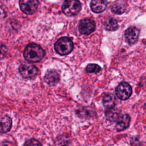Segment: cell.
<instances>
[{"instance_id": "1", "label": "cell", "mask_w": 146, "mask_h": 146, "mask_svg": "<svg viewBox=\"0 0 146 146\" xmlns=\"http://www.w3.org/2000/svg\"><path fill=\"white\" fill-rule=\"evenodd\" d=\"M45 52L38 44L31 43L27 45L23 52V55L26 60L35 63L39 62L44 57Z\"/></svg>"}, {"instance_id": "2", "label": "cell", "mask_w": 146, "mask_h": 146, "mask_svg": "<svg viewBox=\"0 0 146 146\" xmlns=\"http://www.w3.org/2000/svg\"><path fill=\"white\" fill-rule=\"evenodd\" d=\"M54 48L58 54L65 55L70 54L72 51L74 44L69 38L62 37L55 42Z\"/></svg>"}, {"instance_id": "3", "label": "cell", "mask_w": 146, "mask_h": 146, "mask_svg": "<svg viewBox=\"0 0 146 146\" xmlns=\"http://www.w3.org/2000/svg\"><path fill=\"white\" fill-rule=\"evenodd\" d=\"M81 7L79 0H65L62 7L63 12L68 17L76 15L80 11Z\"/></svg>"}, {"instance_id": "4", "label": "cell", "mask_w": 146, "mask_h": 146, "mask_svg": "<svg viewBox=\"0 0 146 146\" xmlns=\"http://www.w3.org/2000/svg\"><path fill=\"white\" fill-rule=\"evenodd\" d=\"M38 6V0H19L20 8L26 14H32L35 13Z\"/></svg>"}, {"instance_id": "5", "label": "cell", "mask_w": 146, "mask_h": 146, "mask_svg": "<svg viewBox=\"0 0 146 146\" xmlns=\"http://www.w3.org/2000/svg\"><path fill=\"white\" fill-rule=\"evenodd\" d=\"M19 71L23 78L31 79L36 76L38 72V70L34 65L22 64L19 67Z\"/></svg>"}, {"instance_id": "6", "label": "cell", "mask_w": 146, "mask_h": 146, "mask_svg": "<svg viewBox=\"0 0 146 146\" xmlns=\"http://www.w3.org/2000/svg\"><path fill=\"white\" fill-rule=\"evenodd\" d=\"M116 95L118 98L124 100L128 99L132 94V88L127 82H121L116 87Z\"/></svg>"}, {"instance_id": "7", "label": "cell", "mask_w": 146, "mask_h": 146, "mask_svg": "<svg viewBox=\"0 0 146 146\" xmlns=\"http://www.w3.org/2000/svg\"><path fill=\"white\" fill-rule=\"evenodd\" d=\"M95 22L90 18H84L80 21L79 25V30L82 34L88 35L95 29Z\"/></svg>"}, {"instance_id": "8", "label": "cell", "mask_w": 146, "mask_h": 146, "mask_svg": "<svg viewBox=\"0 0 146 146\" xmlns=\"http://www.w3.org/2000/svg\"><path fill=\"white\" fill-rule=\"evenodd\" d=\"M139 30L136 27H130L127 29L124 33L126 42L129 44H133L137 42L139 39Z\"/></svg>"}, {"instance_id": "9", "label": "cell", "mask_w": 146, "mask_h": 146, "mask_svg": "<svg viewBox=\"0 0 146 146\" xmlns=\"http://www.w3.org/2000/svg\"><path fill=\"white\" fill-rule=\"evenodd\" d=\"M45 82L50 86H54L59 80L60 76L59 73L54 70H48L47 71L44 77Z\"/></svg>"}, {"instance_id": "10", "label": "cell", "mask_w": 146, "mask_h": 146, "mask_svg": "<svg viewBox=\"0 0 146 146\" xmlns=\"http://www.w3.org/2000/svg\"><path fill=\"white\" fill-rule=\"evenodd\" d=\"M107 2L106 0H91V9L95 13L103 12L107 7Z\"/></svg>"}, {"instance_id": "11", "label": "cell", "mask_w": 146, "mask_h": 146, "mask_svg": "<svg viewBox=\"0 0 146 146\" xmlns=\"http://www.w3.org/2000/svg\"><path fill=\"white\" fill-rule=\"evenodd\" d=\"M130 117L127 114H124L119 117L116 124V128L118 131L127 128L129 125Z\"/></svg>"}, {"instance_id": "12", "label": "cell", "mask_w": 146, "mask_h": 146, "mask_svg": "<svg viewBox=\"0 0 146 146\" xmlns=\"http://www.w3.org/2000/svg\"><path fill=\"white\" fill-rule=\"evenodd\" d=\"M55 146H72V142L68 135H60L56 137Z\"/></svg>"}, {"instance_id": "13", "label": "cell", "mask_w": 146, "mask_h": 146, "mask_svg": "<svg viewBox=\"0 0 146 146\" xmlns=\"http://www.w3.org/2000/svg\"><path fill=\"white\" fill-rule=\"evenodd\" d=\"M12 126V121L11 118L7 116L4 115L1 118V132L6 133L9 131Z\"/></svg>"}, {"instance_id": "14", "label": "cell", "mask_w": 146, "mask_h": 146, "mask_svg": "<svg viewBox=\"0 0 146 146\" xmlns=\"http://www.w3.org/2000/svg\"><path fill=\"white\" fill-rule=\"evenodd\" d=\"M106 119L110 121H115L119 118L120 111L114 107L108 108L105 112Z\"/></svg>"}, {"instance_id": "15", "label": "cell", "mask_w": 146, "mask_h": 146, "mask_svg": "<svg viewBox=\"0 0 146 146\" xmlns=\"http://www.w3.org/2000/svg\"><path fill=\"white\" fill-rule=\"evenodd\" d=\"M103 104L107 108L114 107L116 104V98L115 96L111 94L105 95L103 99Z\"/></svg>"}, {"instance_id": "16", "label": "cell", "mask_w": 146, "mask_h": 146, "mask_svg": "<svg viewBox=\"0 0 146 146\" xmlns=\"http://www.w3.org/2000/svg\"><path fill=\"white\" fill-rule=\"evenodd\" d=\"M104 27L108 31H115L118 28L117 22L113 18H108L104 22Z\"/></svg>"}, {"instance_id": "17", "label": "cell", "mask_w": 146, "mask_h": 146, "mask_svg": "<svg viewBox=\"0 0 146 146\" xmlns=\"http://www.w3.org/2000/svg\"><path fill=\"white\" fill-rule=\"evenodd\" d=\"M125 6L122 3H115L112 5L111 10L113 13L116 14H123L125 11Z\"/></svg>"}, {"instance_id": "18", "label": "cell", "mask_w": 146, "mask_h": 146, "mask_svg": "<svg viewBox=\"0 0 146 146\" xmlns=\"http://www.w3.org/2000/svg\"><path fill=\"white\" fill-rule=\"evenodd\" d=\"M86 71L88 73H97L101 70L100 67L96 64H89L86 67Z\"/></svg>"}, {"instance_id": "19", "label": "cell", "mask_w": 146, "mask_h": 146, "mask_svg": "<svg viewBox=\"0 0 146 146\" xmlns=\"http://www.w3.org/2000/svg\"><path fill=\"white\" fill-rule=\"evenodd\" d=\"M23 146H42V145L38 140L31 139L27 140L23 145Z\"/></svg>"}, {"instance_id": "20", "label": "cell", "mask_w": 146, "mask_h": 146, "mask_svg": "<svg viewBox=\"0 0 146 146\" xmlns=\"http://www.w3.org/2000/svg\"><path fill=\"white\" fill-rule=\"evenodd\" d=\"M131 146H140V141L137 137H133L131 139Z\"/></svg>"}, {"instance_id": "21", "label": "cell", "mask_w": 146, "mask_h": 146, "mask_svg": "<svg viewBox=\"0 0 146 146\" xmlns=\"http://www.w3.org/2000/svg\"><path fill=\"white\" fill-rule=\"evenodd\" d=\"M1 146H13V144L9 141H4L1 143Z\"/></svg>"}]
</instances>
